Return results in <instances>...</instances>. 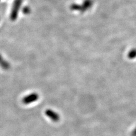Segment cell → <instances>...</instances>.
<instances>
[{
  "mask_svg": "<svg viewBox=\"0 0 136 136\" xmlns=\"http://www.w3.org/2000/svg\"><path fill=\"white\" fill-rule=\"evenodd\" d=\"M39 98V95L36 93H32L25 96L22 99V102L25 104H28L36 101Z\"/></svg>",
  "mask_w": 136,
  "mask_h": 136,
  "instance_id": "6da1fadb",
  "label": "cell"
},
{
  "mask_svg": "<svg viewBox=\"0 0 136 136\" xmlns=\"http://www.w3.org/2000/svg\"><path fill=\"white\" fill-rule=\"evenodd\" d=\"M45 114L48 118L54 122H57L60 120V117L59 114L53 110L47 109L45 110Z\"/></svg>",
  "mask_w": 136,
  "mask_h": 136,
  "instance_id": "7a4b0ae2",
  "label": "cell"
},
{
  "mask_svg": "<svg viewBox=\"0 0 136 136\" xmlns=\"http://www.w3.org/2000/svg\"><path fill=\"white\" fill-rule=\"evenodd\" d=\"M128 58L130 59H134L136 57V49L132 50L128 53Z\"/></svg>",
  "mask_w": 136,
  "mask_h": 136,
  "instance_id": "3957f363",
  "label": "cell"
}]
</instances>
